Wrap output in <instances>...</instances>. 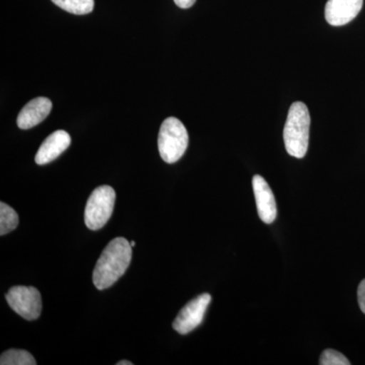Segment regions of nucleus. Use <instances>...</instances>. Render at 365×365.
<instances>
[{
  "label": "nucleus",
  "mask_w": 365,
  "mask_h": 365,
  "mask_svg": "<svg viewBox=\"0 0 365 365\" xmlns=\"http://www.w3.org/2000/svg\"><path fill=\"white\" fill-rule=\"evenodd\" d=\"M71 143V137L64 130H57L50 134L43 141L37 155L35 157V162L37 165H44L56 160L61 153L69 148Z\"/></svg>",
  "instance_id": "9"
},
{
  "label": "nucleus",
  "mask_w": 365,
  "mask_h": 365,
  "mask_svg": "<svg viewBox=\"0 0 365 365\" xmlns=\"http://www.w3.org/2000/svg\"><path fill=\"white\" fill-rule=\"evenodd\" d=\"M357 297H359V304L362 313L365 314V279L360 282L359 290H357Z\"/></svg>",
  "instance_id": "15"
},
{
  "label": "nucleus",
  "mask_w": 365,
  "mask_h": 365,
  "mask_svg": "<svg viewBox=\"0 0 365 365\" xmlns=\"http://www.w3.org/2000/svg\"><path fill=\"white\" fill-rule=\"evenodd\" d=\"M132 259L130 242L116 237L106 247L93 269V282L98 290L107 289L126 272Z\"/></svg>",
  "instance_id": "1"
},
{
  "label": "nucleus",
  "mask_w": 365,
  "mask_h": 365,
  "mask_svg": "<svg viewBox=\"0 0 365 365\" xmlns=\"http://www.w3.org/2000/svg\"><path fill=\"white\" fill-rule=\"evenodd\" d=\"M19 222L20 220L16 210L4 202L0 203V235L13 232L18 227Z\"/></svg>",
  "instance_id": "13"
},
{
  "label": "nucleus",
  "mask_w": 365,
  "mask_h": 365,
  "mask_svg": "<svg viewBox=\"0 0 365 365\" xmlns=\"http://www.w3.org/2000/svg\"><path fill=\"white\" fill-rule=\"evenodd\" d=\"M116 193L112 187L100 186L93 190L86 203L85 222L91 230H98L105 227L111 218L114 210Z\"/></svg>",
  "instance_id": "4"
},
{
  "label": "nucleus",
  "mask_w": 365,
  "mask_h": 365,
  "mask_svg": "<svg viewBox=\"0 0 365 365\" xmlns=\"http://www.w3.org/2000/svg\"><path fill=\"white\" fill-rule=\"evenodd\" d=\"M132 362L128 360H122V361L117 362V365H132Z\"/></svg>",
  "instance_id": "17"
},
{
  "label": "nucleus",
  "mask_w": 365,
  "mask_h": 365,
  "mask_svg": "<svg viewBox=\"0 0 365 365\" xmlns=\"http://www.w3.org/2000/svg\"><path fill=\"white\" fill-rule=\"evenodd\" d=\"M1 365H36L37 361L30 352L23 349H9L0 356Z\"/></svg>",
  "instance_id": "12"
},
{
  "label": "nucleus",
  "mask_w": 365,
  "mask_h": 365,
  "mask_svg": "<svg viewBox=\"0 0 365 365\" xmlns=\"http://www.w3.org/2000/svg\"><path fill=\"white\" fill-rule=\"evenodd\" d=\"M362 6L364 0H328L325 7L326 21L331 26H344L356 18Z\"/></svg>",
  "instance_id": "8"
},
{
  "label": "nucleus",
  "mask_w": 365,
  "mask_h": 365,
  "mask_svg": "<svg viewBox=\"0 0 365 365\" xmlns=\"http://www.w3.org/2000/svg\"><path fill=\"white\" fill-rule=\"evenodd\" d=\"M60 9L73 14H91L95 7V0H51Z\"/></svg>",
  "instance_id": "11"
},
{
  "label": "nucleus",
  "mask_w": 365,
  "mask_h": 365,
  "mask_svg": "<svg viewBox=\"0 0 365 365\" xmlns=\"http://www.w3.org/2000/svg\"><path fill=\"white\" fill-rule=\"evenodd\" d=\"M311 116L307 105L295 102L289 108L283 139L288 155L297 158L306 157L309 148Z\"/></svg>",
  "instance_id": "2"
},
{
  "label": "nucleus",
  "mask_w": 365,
  "mask_h": 365,
  "mask_svg": "<svg viewBox=\"0 0 365 365\" xmlns=\"http://www.w3.org/2000/svg\"><path fill=\"white\" fill-rule=\"evenodd\" d=\"M175 4H177L180 9H190V7L193 6L194 4H195L196 0H174Z\"/></svg>",
  "instance_id": "16"
},
{
  "label": "nucleus",
  "mask_w": 365,
  "mask_h": 365,
  "mask_svg": "<svg viewBox=\"0 0 365 365\" xmlns=\"http://www.w3.org/2000/svg\"><path fill=\"white\" fill-rule=\"evenodd\" d=\"M252 182H253L259 217L261 218L262 222L270 225L277 216V206H276L275 197H274L272 190L269 187L266 180L260 175H255Z\"/></svg>",
  "instance_id": "7"
},
{
  "label": "nucleus",
  "mask_w": 365,
  "mask_h": 365,
  "mask_svg": "<svg viewBox=\"0 0 365 365\" xmlns=\"http://www.w3.org/2000/svg\"><path fill=\"white\" fill-rule=\"evenodd\" d=\"M189 135L186 127L175 117L163 122L158 133V145L163 162L175 163L186 153Z\"/></svg>",
  "instance_id": "3"
},
{
  "label": "nucleus",
  "mask_w": 365,
  "mask_h": 365,
  "mask_svg": "<svg viewBox=\"0 0 365 365\" xmlns=\"http://www.w3.org/2000/svg\"><path fill=\"white\" fill-rule=\"evenodd\" d=\"M321 365H349V360L346 359L342 353L333 349H327L322 353L319 359Z\"/></svg>",
  "instance_id": "14"
},
{
  "label": "nucleus",
  "mask_w": 365,
  "mask_h": 365,
  "mask_svg": "<svg viewBox=\"0 0 365 365\" xmlns=\"http://www.w3.org/2000/svg\"><path fill=\"white\" fill-rule=\"evenodd\" d=\"M9 306L28 321L39 318L42 312V299L39 290L32 287H14L7 292Z\"/></svg>",
  "instance_id": "5"
},
{
  "label": "nucleus",
  "mask_w": 365,
  "mask_h": 365,
  "mask_svg": "<svg viewBox=\"0 0 365 365\" xmlns=\"http://www.w3.org/2000/svg\"><path fill=\"white\" fill-rule=\"evenodd\" d=\"M130 245H131V247L132 248H134V247H135V245H136V242H130Z\"/></svg>",
  "instance_id": "18"
},
{
  "label": "nucleus",
  "mask_w": 365,
  "mask_h": 365,
  "mask_svg": "<svg viewBox=\"0 0 365 365\" xmlns=\"http://www.w3.org/2000/svg\"><path fill=\"white\" fill-rule=\"evenodd\" d=\"M52 110L49 98L40 97L30 101L19 114L16 123L21 129H30L44 121Z\"/></svg>",
  "instance_id": "10"
},
{
  "label": "nucleus",
  "mask_w": 365,
  "mask_h": 365,
  "mask_svg": "<svg viewBox=\"0 0 365 365\" xmlns=\"http://www.w3.org/2000/svg\"><path fill=\"white\" fill-rule=\"evenodd\" d=\"M210 302L211 295L209 294H200L196 299L189 302L175 319L173 323L175 330L181 335L192 332L202 323Z\"/></svg>",
  "instance_id": "6"
}]
</instances>
